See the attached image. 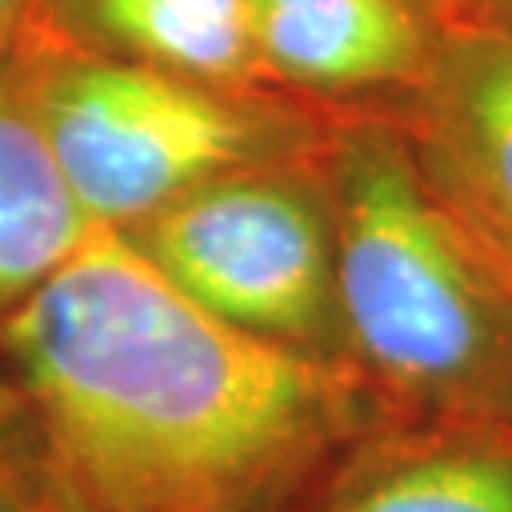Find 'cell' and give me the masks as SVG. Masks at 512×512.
<instances>
[{
  "label": "cell",
  "mask_w": 512,
  "mask_h": 512,
  "mask_svg": "<svg viewBox=\"0 0 512 512\" xmlns=\"http://www.w3.org/2000/svg\"><path fill=\"white\" fill-rule=\"evenodd\" d=\"M333 280L356 350L396 386L479 396L512 366V293L396 124L340 130Z\"/></svg>",
  "instance_id": "obj_2"
},
{
  "label": "cell",
  "mask_w": 512,
  "mask_h": 512,
  "mask_svg": "<svg viewBox=\"0 0 512 512\" xmlns=\"http://www.w3.org/2000/svg\"><path fill=\"white\" fill-rule=\"evenodd\" d=\"M24 80L40 130L97 227L127 230L200 183L300 143V127L253 90L137 60L57 57Z\"/></svg>",
  "instance_id": "obj_3"
},
{
  "label": "cell",
  "mask_w": 512,
  "mask_h": 512,
  "mask_svg": "<svg viewBox=\"0 0 512 512\" xmlns=\"http://www.w3.org/2000/svg\"><path fill=\"white\" fill-rule=\"evenodd\" d=\"M396 127L466 230H512V27L439 17Z\"/></svg>",
  "instance_id": "obj_5"
},
{
  "label": "cell",
  "mask_w": 512,
  "mask_h": 512,
  "mask_svg": "<svg viewBox=\"0 0 512 512\" xmlns=\"http://www.w3.org/2000/svg\"><path fill=\"white\" fill-rule=\"evenodd\" d=\"M479 253L486 256V263L493 266L499 280L506 283V290L512 293V230H499V233H473L466 230Z\"/></svg>",
  "instance_id": "obj_11"
},
{
  "label": "cell",
  "mask_w": 512,
  "mask_h": 512,
  "mask_svg": "<svg viewBox=\"0 0 512 512\" xmlns=\"http://www.w3.org/2000/svg\"><path fill=\"white\" fill-rule=\"evenodd\" d=\"M80 10L137 64L230 90H253L266 80L250 0H80Z\"/></svg>",
  "instance_id": "obj_8"
},
{
  "label": "cell",
  "mask_w": 512,
  "mask_h": 512,
  "mask_svg": "<svg viewBox=\"0 0 512 512\" xmlns=\"http://www.w3.org/2000/svg\"><path fill=\"white\" fill-rule=\"evenodd\" d=\"M60 459L104 512H240L326 419V373L97 227L4 323Z\"/></svg>",
  "instance_id": "obj_1"
},
{
  "label": "cell",
  "mask_w": 512,
  "mask_h": 512,
  "mask_svg": "<svg viewBox=\"0 0 512 512\" xmlns=\"http://www.w3.org/2000/svg\"><path fill=\"white\" fill-rule=\"evenodd\" d=\"M137 247L220 320L276 343L313 336L336 306L330 220L303 177L270 163L167 203Z\"/></svg>",
  "instance_id": "obj_4"
},
{
  "label": "cell",
  "mask_w": 512,
  "mask_h": 512,
  "mask_svg": "<svg viewBox=\"0 0 512 512\" xmlns=\"http://www.w3.org/2000/svg\"><path fill=\"white\" fill-rule=\"evenodd\" d=\"M37 0H0V67H4L7 50L24 37V30L34 17Z\"/></svg>",
  "instance_id": "obj_12"
},
{
  "label": "cell",
  "mask_w": 512,
  "mask_h": 512,
  "mask_svg": "<svg viewBox=\"0 0 512 512\" xmlns=\"http://www.w3.org/2000/svg\"><path fill=\"white\" fill-rule=\"evenodd\" d=\"M90 230L40 130L24 70L0 67V310L34 293Z\"/></svg>",
  "instance_id": "obj_7"
},
{
  "label": "cell",
  "mask_w": 512,
  "mask_h": 512,
  "mask_svg": "<svg viewBox=\"0 0 512 512\" xmlns=\"http://www.w3.org/2000/svg\"><path fill=\"white\" fill-rule=\"evenodd\" d=\"M333 512H512V456L449 449L406 459Z\"/></svg>",
  "instance_id": "obj_9"
},
{
  "label": "cell",
  "mask_w": 512,
  "mask_h": 512,
  "mask_svg": "<svg viewBox=\"0 0 512 512\" xmlns=\"http://www.w3.org/2000/svg\"><path fill=\"white\" fill-rule=\"evenodd\" d=\"M250 27L273 84L403 100L429 64L439 17L429 0H250Z\"/></svg>",
  "instance_id": "obj_6"
},
{
  "label": "cell",
  "mask_w": 512,
  "mask_h": 512,
  "mask_svg": "<svg viewBox=\"0 0 512 512\" xmlns=\"http://www.w3.org/2000/svg\"><path fill=\"white\" fill-rule=\"evenodd\" d=\"M439 17L483 20V24L512 27V0H429Z\"/></svg>",
  "instance_id": "obj_10"
}]
</instances>
